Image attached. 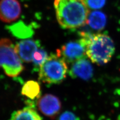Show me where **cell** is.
<instances>
[{
  "mask_svg": "<svg viewBox=\"0 0 120 120\" xmlns=\"http://www.w3.org/2000/svg\"><path fill=\"white\" fill-rule=\"evenodd\" d=\"M39 111L47 117L54 120L59 114L62 103L59 98L52 94H46L41 97L37 103Z\"/></svg>",
  "mask_w": 120,
  "mask_h": 120,
  "instance_id": "8992f818",
  "label": "cell"
},
{
  "mask_svg": "<svg viewBox=\"0 0 120 120\" xmlns=\"http://www.w3.org/2000/svg\"><path fill=\"white\" fill-rule=\"evenodd\" d=\"M87 23L93 29L97 31H101L106 25V15L99 11H93L90 13Z\"/></svg>",
  "mask_w": 120,
  "mask_h": 120,
  "instance_id": "8fae6325",
  "label": "cell"
},
{
  "mask_svg": "<svg viewBox=\"0 0 120 120\" xmlns=\"http://www.w3.org/2000/svg\"><path fill=\"white\" fill-rule=\"evenodd\" d=\"M12 34L19 39H27L31 37L34 34L33 28L27 25L22 21L7 27Z\"/></svg>",
  "mask_w": 120,
  "mask_h": 120,
  "instance_id": "30bf717a",
  "label": "cell"
},
{
  "mask_svg": "<svg viewBox=\"0 0 120 120\" xmlns=\"http://www.w3.org/2000/svg\"><path fill=\"white\" fill-rule=\"evenodd\" d=\"M69 75L73 78L88 80L93 76V68L86 58L82 59L72 63Z\"/></svg>",
  "mask_w": 120,
  "mask_h": 120,
  "instance_id": "9c48e42d",
  "label": "cell"
},
{
  "mask_svg": "<svg viewBox=\"0 0 120 120\" xmlns=\"http://www.w3.org/2000/svg\"><path fill=\"white\" fill-rule=\"evenodd\" d=\"M22 95L31 100L39 98L41 95V87L38 82L30 80L26 82L22 86Z\"/></svg>",
  "mask_w": 120,
  "mask_h": 120,
  "instance_id": "4fadbf2b",
  "label": "cell"
},
{
  "mask_svg": "<svg viewBox=\"0 0 120 120\" xmlns=\"http://www.w3.org/2000/svg\"><path fill=\"white\" fill-rule=\"evenodd\" d=\"M91 34L80 33L81 38L70 41L57 50V54L62 57L67 63H73L87 57V48Z\"/></svg>",
  "mask_w": 120,
  "mask_h": 120,
  "instance_id": "5b68a950",
  "label": "cell"
},
{
  "mask_svg": "<svg viewBox=\"0 0 120 120\" xmlns=\"http://www.w3.org/2000/svg\"><path fill=\"white\" fill-rule=\"evenodd\" d=\"M9 120H42L33 108L27 107L13 112Z\"/></svg>",
  "mask_w": 120,
  "mask_h": 120,
  "instance_id": "7c38bea8",
  "label": "cell"
},
{
  "mask_svg": "<svg viewBox=\"0 0 120 120\" xmlns=\"http://www.w3.org/2000/svg\"><path fill=\"white\" fill-rule=\"evenodd\" d=\"M115 51L111 38L105 34H91L87 48V55L93 63L99 66L106 64L111 60Z\"/></svg>",
  "mask_w": 120,
  "mask_h": 120,
  "instance_id": "7a4b0ae2",
  "label": "cell"
},
{
  "mask_svg": "<svg viewBox=\"0 0 120 120\" xmlns=\"http://www.w3.org/2000/svg\"><path fill=\"white\" fill-rule=\"evenodd\" d=\"M21 6L18 0L0 1V20L5 22H11L19 18Z\"/></svg>",
  "mask_w": 120,
  "mask_h": 120,
  "instance_id": "52a82bcc",
  "label": "cell"
},
{
  "mask_svg": "<svg viewBox=\"0 0 120 120\" xmlns=\"http://www.w3.org/2000/svg\"><path fill=\"white\" fill-rule=\"evenodd\" d=\"M39 40H25L18 43L15 46V51L22 61L25 63L32 62L33 55L40 48Z\"/></svg>",
  "mask_w": 120,
  "mask_h": 120,
  "instance_id": "ba28073f",
  "label": "cell"
},
{
  "mask_svg": "<svg viewBox=\"0 0 120 120\" xmlns=\"http://www.w3.org/2000/svg\"><path fill=\"white\" fill-rule=\"evenodd\" d=\"M89 8L98 10L102 8L106 4V0H84Z\"/></svg>",
  "mask_w": 120,
  "mask_h": 120,
  "instance_id": "9a60e30c",
  "label": "cell"
},
{
  "mask_svg": "<svg viewBox=\"0 0 120 120\" xmlns=\"http://www.w3.org/2000/svg\"><path fill=\"white\" fill-rule=\"evenodd\" d=\"M48 57V54L45 49L40 48L33 55L32 62L33 64L34 69L38 71L44 62L46 61Z\"/></svg>",
  "mask_w": 120,
  "mask_h": 120,
  "instance_id": "5bb4252c",
  "label": "cell"
},
{
  "mask_svg": "<svg viewBox=\"0 0 120 120\" xmlns=\"http://www.w3.org/2000/svg\"><path fill=\"white\" fill-rule=\"evenodd\" d=\"M0 69L10 77L18 76L24 69L13 42L8 38L0 40Z\"/></svg>",
  "mask_w": 120,
  "mask_h": 120,
  "instance_id": "277c9868",
  "label": "cell"
},
{
  "mask_svg": "<svg viewBox=\"0 0 120 120\" xmlns=\"http://www.w3.org/2000/svg\"><path fill=\"white\" fill-rule=\"evenodd\" d=\"M68 70L65 60L57 53L51 54L40 67L39 79L47 84H59L65 79Z\"/></svg>",
  "mask_w": 120,
  "mask_h": 120,
  "instance_id": "3957f363",
  "label": "cell"
},
{
  "mask_svg": "<svg viewBox=\"0 0 120 120\" xmlns=\"http://www.w3.org/2000/svg\"><path fill=\"white\" fill-rule=\"evenodd\" d=\"M58 120H80V119L74 112L66 111L61 115Z\"/></svg>",
  "mask_w": 120,
  "mask_h": 120,
  "instance_id": "2e32d148",
  "label": "cell"
},
{
  "mask_svg": "<svg viewBox=\"0 0 120 120\" xmlns=\"http://www.w3.org/2000/svg\"><path fill=\"white\" fill-rule=\"evenodd\" d=\"M56 18L64 29H72L84 26L90 14L84 0H55Z\"/></svg>",
  "mask_w": 120,
  "mask_h": 120,
  "instance_id": "6da1fadb",
  "label": "cell"
}]
</instances>
